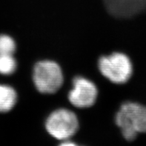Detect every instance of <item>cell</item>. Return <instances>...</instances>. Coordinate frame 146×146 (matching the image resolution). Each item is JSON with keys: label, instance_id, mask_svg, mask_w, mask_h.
I'll list each match as a JSON object with an SVG mask.
<instances>
[{"label": "cell", "instance_id": "1", "mask_svg": "<svg viewBox=\"0 0 146 146\" xmlns=\"http://www.w3.org/2000/svg\"><path fill=\"white\" fill-rule=\"evenodd\" d=\"M115 122L127 141H133L138 133H146V106L128 101L122 103L115 115Z\"/></svg>", "mask_w": 146, "mask_h": 146}, {"label": "cell", "instance_id": "2", "mask_svg": "<svg viewBox=\"0 0 146 146\" xmlns=\"http://www.w3.org/2000/svg\"><path fill=\"white\" fill-rule=\"evenodd\" d=\"M32 80L38 92L42 94H53L62 86L63 70L54 60H40L33 66Z\"/></svg>", "mask_w": 146, "mask_h": 146}, {"label": "cell", "instance_id": "3", "mask_svg": "<svg viewBox=\"0 0 146 146\" xmlns=\"http://www.w3.org/2000/svg\"><path fill=\"white\" fill-rule=\"evenodd\" d=\"M97 66L100 74L113 84L125 83L133 74V65L129 56L122 52L116 51L102 56Z\"/></svg>", "mask_w": 146, "mask_h": 146}, {"label": "cell", "instance_id": "4", "mask_svg": "<svg viewBox=\"0 0 146 146\" xmlns=\"http://www.w3.org/2000/svg\"><path fill=\"white\" fill-rule=\"evenodd\" d=\"M80 122L74 111L58 108L49 114L45 121L48 133L58 140H68L77 132Z\"/></svg>", "mask_w": 146, "mask_h": 146}, {"label": "cell", "instance_id": "5", "mask_svg": "<svg viewBox=\"0 0 146 146\" xmlns=\"http://www.w3.org/2000/svg\"><path fill=\"white\" fill-rule=\"evenodd\" d=\"M98 97V88L94 82L84 76H78L72 81V88L68 95V101L77 108L92 107Z\"/></svg>", "mask_w": 146, "mask_h": 146}, {"label": "cell", "instance_id": "6", "mask_svg": "<svg viewBox=\"0 0 146 146\" xmlns=\"http://www.w3.org/2000/svg\"><path fill=\"white\" fill-rule=\"evenodd\" d=\"M17 93L11 85L0 84V113L9 112L16 106Z\"/></svg>", "mask_w": 146, "mask_h": 146}, {"label": "cell", "instance_id": "7", "mask_svg": "<svg viewBox=\"0 0 146 146\" xmlns=\"http://www.w3.org/2000/svg\"><path fill=\"white\" fill-rule=\"evenodd\" d=\"M17 62L11 54H0V74L11 75L17 70Z\"/></svg>", "mask_w": 146, "mask_h": 146}, {"label": "cell", "instance_id": "8", "mask_svg": "<svg viewBox=\"0 0 146 146\" xmlns=\"http://www.w3.org/2000/svg\"><path fill=\"white\" fill-rule=\"evenodd\" d=\"M17 50L14 39L7 34H0V54L13 55Z\"/></svg>", "mask_w": 146, "mask_h": 146}, {"label": "cell", "instance_id": "9", "mask_svg": "<svg viewBox=\"0 0 146 146\" xmlns=\"http://www.w3.org/2000/svg\"><path fill=\"white\" fill-rule=\"evenodd\" d=\"M59 146H80V145H78L76 144L75 143H73V142H70V141L65 140V141H63L61 144H59Z\"/></svg>", "mask_w": 146, "mask_h": 146}]
</instances>
